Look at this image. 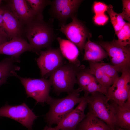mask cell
<instances>
[{"label": "cell", "mask_w": 130, "mask_h": 130, "mask_svg": "<svg viewBox=\"0 0 130 130\" xmlns=\"http://www.w3.org/2000/svg\"><path fill=\"white\" fill-rule=\"evenodd\" d=\"M24 35L39 55L41 49L51 47L56 38L51 22L39 18L25 26Z\"/></svg>", "instance_id": "1"}, {"label": "cell", "mask_w": 130, "mask_h": 130, "mask_svg": "<svg viewBox=\"0 0 130 130\" xmlns=\"http://www.w3.org/2000/svg\"><path fill=\"white\" fill-rule=\"evenodd\" d=\"M82 91L79 88L68 93L66 97L60 98H51L48 104L49 110L46 115V120L51 127L57 124L66 117L74 109V106L84 99V96L80 97V93Z\"/></svg>", "instance_id": "2"}, {"label": "cell", "mask_w": 130, "mask_h": 130, "mask_svg": "<svg viewBox=\"0 0 130 130\" xmlns=\"http://www.w3.org/2000/svg\"><path fill=\"white\" fill-rule=\"evenodd\" d=\"M84 66H80V63L69 62L64 63L50 74L49 80L57 95L64 92L68 93L75 89L74 86L77 83V74Z\"/></svg>", "instance_id": "3"}, {"label": "cell", "mask_w": 130, "mask_h": 130, "mask_svg": "<svg viewBox=\"0 0 130 130\" xmlns=\"http://www.w3.org/2000/svg\"><path fill=\"white\" fill-rule=\"evenodd\" d=\"M89 110L96 117L107 124L111 130L116 126V105L110 101L107 97L102 93L96 92L88 95L85 94Z\"/></svg>", "instance_id": "4"}, {"label": "cell", "mask_w": 130, "mask_h": 130, "mask_svg": "<svg viewBox=\"0 0 130 130\" xmlns=\"http://www.w3.org/2000/svg\"><path fill=\"white\" fill-rule=\"evenodd\" d=\"M14 76L20 81L28 96L34 98L37 103L48 104L52 98L49 96L52 84L49 80L44 78H24L19 76L17 73Z\"/></svg>", "instance_id": "5"}, {"label": "cell", "mask_w": 130, "mask_h": 130, "mask_svg": "<svg viewBox=\"0 0 130 130\" xmlns=\"http://www.w3.org/2000/svg\"><path fill=\"white\" fill-rule=\"evenodd\" d=\"M121 73L107 89L106 96L110 101L118 106L130 102V70Z\"/></svg>", "instance_id": "6"}, {"label": "cell", "mask_w": 130, "mask_h": 130, "mask_svg": "<svg viewBox=\"0 0 130 130\" xmlns=\"http://www.w3.org/2000/svg\"><path fill=\"white\" fill-rule=\"evenodd\" d=\"M100 45L106 51L111 64L116 67L120 72L130 70V48L120 46L114 40L110 42H101Z\"/></svg>", "instance_id": "7"}, {"label": "cell", "mask_w": 130, "mask_h": 130, "mask_svg": "<svg viewBox=\"0 0 130 130\" xmlns=\"http://www.w3.org/2000/svg\"><path fill=\"white\" fill-rule=\"evenodd\" d=\"M0 117H8L21 124L28 130H32L33 122L37 117L24 102L19 105H10L6 103L0 108Z\"/></svg>", "instance_id": "8"}, {"label": "cell", "mask_w": 130, "mask_h": 130, "mask_svg": "<svg viewBox=\"0 0 130 130\" xmlns=\"http://www.w3.org/2000/svg\"><path fill=\"white\" fill-rule=\"evenodd\" d=\"M71 19L72 21L70 23L59 26V30L82 52L86 39L89 38V33L85 26L78 19L76 15Z\"/></svg>", "instance_id": "9"}, {"label": "cell", "mask_w": 130, "mask_h": 130, "mask_svg": "<svg viewBox=\"0 0 130 130\" xmlns=\"http://www.w3.org/2000/svg\"><path fill=\"white\" fill-rule=\"evenodd\" d=\"M80 0H54L51 1L49 13L57 19L59 26L66 24L67 20L74 16L82 2Z\"/></svg>", "instance_id": "10"}, {"label": "cell", "mask_w": 130, "mask_h": 130, "mask_svg": "<svg viewBox=\"0 0 130 130\" xmlns=\"http://www.w3.org/2000/svg\"><path fill=\"white\" fill-rule=\"evenodd\" d=\"M36 60L42 78L50 74L63 64L64 57L59 48L41 51Z\"/></svg>", "instance_id": "11"}, {"label": "cell", "mask_w": 130, "mask_h": 130, "mask_svg": "<svg viewBox=\"0 0 130 130\" xmlns=\"http://www.w3.org/2000/svg\"><path fill=\"white\" fill-rule=\"evenodd\" d=\"M89 70L98 82L107 89L119 77L118 68L111 64L89 61Z\"/></svg>", "instance_id": "12"}, {"label": "cell", "mask_w": 130, "mask_h": 130, "mask_svg": "<svg viewBox=\"0 0 130 130\" xmlns=\"http://www.w3.org/2000/svg\"><path fill=\"white\" fill-rule=\"evenodd\" d=\"M87 103L86 96L73 110L54 127L46 126L43 130H76L86 116L85 110Z\"/></svg>", "instance_id": "13"}, {"label": "cell", "mask_w": 130, "mask_h": 130, "mask_svg": "<svg viewBox=\"0 0 130 130\" xmlns=\"http://www.w3.org/2000/svg\"><path fill=\"white\" fill-rule=\"evenodd\" d=\"M26 51H31L39 55L36 49L24 39L14 37L0 45V54L11 56L18 62L20 55Z\"/></svg>", "instance_id": "14"}, {"label": "cell", "mask_w": 130, "mask_h": 130, "mask_svg": "<svg viewBox=\"0 0 130 130\" xmlns=\"http://www.w3.org/2000/svg\"><path fill=\"white\" fill-rule=\"evenodd\" d=\"M3 16L4 29L9 39L14 37L24 39V25L12 11L5 4Z\"/></svg>", "instance_id": "15"}, {"label": "cell", "mask_w": 130, "mask_h": 130, "mask_svg": "<svg viewBox=\"0 0 130 130\" xmlns=\"http://www.w3.org/2000/svg\"><path fill=\"white\" fill-rule=\"evenodd\" d=\"M5 1L6 6L24 26L36 18L40 19L31 9L26 0Z\"/></svg>", "instance_id": "16"}, {"label": "cell", "mask_w": 130, "mask_h": 130, "mask_svg": "<svg viewBox=\"0 0 130 130\" xmlns=\"http://www.w3.org/2000/svg\"><path fill=\"white\" fill-rule=\"evenodd\" d=\"M88 39L84 47L83 61L99 62L108 57L107 53L100 45Z\"/></svg>", "instance_id": "17"}, {"label": "cell", "mask_w": 130, "mask_h": 130, "mask_svg": "<svg viewBox=\"0 0 130 130\" xmlns=\"http://www.w3.org/2000/svg\"><path fill=\"white\" fill-rule=\"evenodd\" d=\"M79 130H111L106 123L96 117L90 110L78 126Z\"/></svg>", "instance_id": "18"}, {"label": "cell", "mask_w": 130, "mask_h": 130, "mask_svg": "<svg viewBox=\"0 0 130 130\" xmlns=\"http://www.w3.org/2000/svg\"><path fill=\"white\" fill-rule=\"evenodd\" d=\"M57 39L59 44V48L63 57L69 62L80 63L78 60L79 51L77 47L68 40L59 37H57Z\"/></svg>", "instance_id": "19"}, {"label": "cell", "mask_w": 130, "mask_h": 130, "mask_svg": "<svg viewBox=\"0 0 130 130\" xmlns=\"http://www.w3.org/2000/svg\"><path fill=\"white\" fill-rule=\"evenodd\" d=\"M17 61L14 57L6 58L0 61V86L5 83L8 78L15 76L20 68L14 64Z\"/></svg>", "instance_id": "20"}, {"label": "cell", "mask_w": 130, "mask_h": 130, "mask_svg": "<svg viewBox=\"0 0 130 130\" xmlns=\"http://www.w3.org/2000/svg\"><path fill=\"white\" fill-rule=\"evenodd\" d=\"M116 105V126L124 130H130V103H127L122 106Z\"/></svg>", "instance_id": "21"}, {"label": "cell", "mask_w": 130, "mask_h": 130, "mask_svg": "<svg viewBox=\"0 0 130 130\" xmlns=\"http://www.w3.org/2000/svg\"><path fill=\"white\" fill-rule=\"evenodd\" d=\"M76 80L77 83L78 85L79 88L83 91L91 82L97 80L91 73L89 69H85L84 66L78 72L76 75Z\"/></svg>", "instance_id": "22"}, {"label": "cell", "mask_w": 130, "mask_h": 130, "mask_svg": "<svg viewBox=\"0 0 130 130\" xmlns=\"http://www.w3.org/2000/svg\"><path fill=\"white\" fill-rule=\"evenodd\" d=\"M107 11L110 17L115 34L116 35L124 25L126 22L120 13H117L114 11L113 7L111 5L108 6Z\"/></svg>", "instance_id": "23"}, {"label": "cell", "mask_w": 130, "mask_h": 130, "mask_svg": "<svg viewBox=\"0 0 130 130\" xmlns=\"http://www.w3.org/2000/svg\"><path fill=\"white\" fill-rule=\"evenodd\" d=\"M117 40H114L118 45L127 46L130 44V23L126 22L125 25L116 34Z\"/></svg>", "instance_id": "24"}, {"label": "cell", "mask_w": 130, "mask_h": 130, "mask_svg": "<svg viewBox=\"0 0 130 130\" xmlns=\"http://www.w3.org/2000/svg\"><path fill=\"white\" fill-rule=\"evenodd\" d=\"M28 3L37 17L43 19V11L45 7L50 5L51 1L49 0H26Z\"/></svg>", "instance_id": "25"}, {"label": "cell", "mask_w": 130, "mask_h": 130, "mask_svg": "<svg viewBox=\"0 0 130 130\" xmlns=\"http://www.w3.org/2000/svg\"><path fill=\"white\" fill-rule=\"evenodd\" d=\"M84 94L89 95V94L98 92L103 94L106 96L107 89L100 84L97 81H92L89 84L83 91Z\"/></svg>", "instance_id": "26"}, {"label": "cell", "mask_w": 130, "mask_h": 130, "mask_svg": "<svg viewBox=\"0 0 130 130\" xmlns=\"http://www.w3.org/2000/svg\"><path fill=\"white\" fill-rule=\"evenodd\" d=\"M123 10L120 13L124 20H127L129 22L130 21V0H122Z\"/></svg>", "instance_id": "27"}, {"label": "cell", "mask_w": 130, "mask_h": 130, "mask_svg": "<svg viewBox=\"0 0 130 130\" xmlns=\"http://www.w3.org/2000/svg\"><path fill=\"white\" fill-rule=\"evenodd\" d=\"M108 6L99 2L95 1L93 6V9L95 15L104 13L107 11Z\"/></svg>", "instance_id": "28"}, {"label": "cell", "mask_w": 130, "mask_h": 130, "mask_svg": "<svg viewBox=\"0 0 130 130\" xmlns=\"http://www.w3.org/2000/svg\"><path fill=\"white\" fill-rule=\"evenodd\" d=\"M95 23L98 25H104L108 21L109 18L104 13L95 15L93 18Z\"/></svg>", "instance_id": "29"}, {"label": "cell", "mask_w": 130, "mask_h": 130, "mask_svg": "<svg viewBox=\"0 0 130 130\" xmlns=\"http://www.w3.org/2000/svg\"><path fill=\"white\" fill-rule=\"evenodd\" d=\"M5 8V4L2 3L0 5V30L4 31L5 30L3 27V22Z\"/></svg>", "instance_id": "30"}, {"label": "cell", "mask_w": 130, "mask_h": 130, "mask_svg": "<svg viewBox=\"0 0 130 130\" xmlns=\"http://www.w3.org/2000/svg\"><path fill=\"white\" fill-rule=\"evenodd\" d=\"M10 40L5 31L0 30V45Z\"/></svg>", "instance_id": "31"}, {"label": "cell", "mask_w": 130, "mask_h": 130, "mask_svg": "<svg viewBox=\"0 0 130 130\" xmlns=\"http://www.w3.org/2000/svg\"><path fill=\"white\" fill-rule=\"evenodd\" d=\"M115 130V129L114 130ZM117 130H124V129L121 128H119Z\"/></svg>", "instance_id": "32"}, {"label": "cell", "mask_w": 130, "mask_h": 130, "mask_svg": "<svg viewBox=\"0 0 130 130\" xmlns=\"http://www.w3.org/2000/svg\"><path fill=\"white\" fill-rule=\"evenodd\" d=\"M3 3L2 1V0H0V5Z\"/></svg>", "instance_id": "33"}, {"label": "cell", "mask_w": 130, "mask_h": 130, "mask_svg": "<svg viewBox=\"0 0 130 130\" xmlns=\"http://www.w3.org/2000/svg\"><path fill=\"white\" fill-rule=\"evenodd\" d=\"M78 130V129H77V130Z\"/></svg>", "instance_id": "34"}, {"label": "cell", "mask_w": 130, "mask_h": 130, "mask_svg": "<svg viewBox=\"0 0 130 130\" xmlns=\"http://www.w3.org/2000/svg\"></svg>", "instance_id": "35"}]
</instances>
